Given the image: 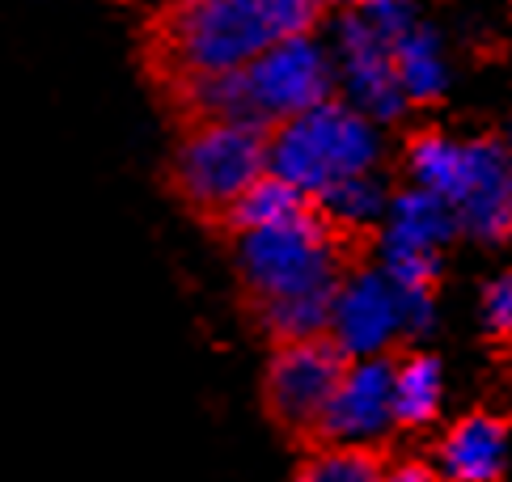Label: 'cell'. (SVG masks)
<instances>
[{"label": "cell", "instance_id": "9a60e30c", "mask_svg": "<svg viewBox=\"0 0 512 482\" xmlns=\"http://www.w3.org/2000/svg\"><path fill=\"white\" fill-rule=\"evenodd\" d=\"M314 208V199H309L297 182H288L284 174L267 170L263 178H254L250 187L237 195V203L225 212L229 225L237 233H250V229H271V225H284V220L301 216Z\"/></svg>", "mask_w": 512, "mask_h": 482}, {"label": "cell", "instance_id": "4fadbf2b", "mask_svg": "<svg viewBox=\"0 0 512 482\" xmlns=\"http://www.w3.org/2000/svg\"><path fill=\"white\" fill-rule=\"evenodd\" d=\"M394 68H398L402 94H407L411 106L436 102L449 89L445 47H441V39H436V30L415 22V17L394 34Z\"/></svg>", "mask_w": 512, "mask_h": 482}, {"label": "cell", "instance_id": "ac0fdd59", "mask_svg": "<svg viewBox=\"0 0 512 482\" xmlns=\"http://www.w3.org/2000/svg\"><path fill=\"white\" fill-rule=\"evenodd\" d=\"M381 474H386V466H381V457L369 444H335V440H326V449H318L301 470L305 482H377Z\"/></svg>", "mask_w": 512, "mask_h": 482}, {"label": "cell", "instance_id": "d6986e66", "mask_svg": "<svg viewBox=\"0 0 512 482\" xmlns=\"http://www.w3.org/2000/svg\"><path fill=\"white\" fill-rule=\"evenodd\" d=\"M381 271L390 275L398 288H432L436 275H441V250H428V246H411V241H394V237H381Z\"/></svg>", "mask_w": 512, "mask_h": 482}, {"label": "cell", "instance_id": "603a6c76", "mask_svg": "<svg viewBox=\"0 0 512 482\" xmlns=\"http://www.w3.org/2000/svg\"><path fill=\"white\" fill-rule=\"evenodd\" d=\"M343 9H360V13H377V9H386L394 5V0H339Z\"/></svg>", "mask_w": 512, "mask_h": 482}, {"label": "cell", "instance_id": "7402d4cb", "mask_svg": "<svg viewBox=\"0 0 512 482\" xmlns=\"http://www.w3.org/2000/svg\"><path fill=\"white\" fill-rule=\"evenodd\" d=\"M386 478H394V482H432V478H441V470L428 466V461H398Z\"/></svg>", "mask_w": 512, "mask_h": 482}, {"label": "cell", "instance_id": "8fae6325", "mask_svg": "<svg viewBox=\"0 0 512 482\" xmlns=\"http://www.w3.org/2000/svg\"><path fill=\"white\" fill-rule=\"evenodd\" d=\"M512 466V432L508 423L474 411L445 428L441 444H436V470L453 482H496Z\"/></svg>", "mask_w": 512, "mask_h": 482}, {"label": "cell", "instance_id": "cb8c5ba5", "mask_svg": "<svg viewBox=\"0 0 512 482\" xmlns=\"http://www.w3.org/2000/svg\"><path fill=\"white\" fill-rule=\"evenodd\" d=\"M508 148H512V144H508Z\"/></svg>", "mask_w": 512, "mask_h": 482}, {"label": "cell", "instance_id": "8992f818", "mask_svg": "<svg viewBox=\"0 0 512 482\" xmlns=\"http://www.w3.org/2000/svg\"><path fill=\"white\" fill-rule=\"evenodd\" d=\"M242 85L254 123L276 127L297 119L318 102L335 98L339 77H335L331 43H322L318 34H292V39L267 43L242 68Z\"/></svg>", "mask_w": 512, "mask_h": 482}, {"label": "cell", "instance_id": "ba28073f", "mask_svg": "<svg viewBox=\"0 0 512 482\" xmlns=\"http://www.w3.org/2000/svg\"><path fill=\"white\" fill-rule=\"evenodd\" d=\"M347 368L343 347L331 335L280 343L267 368V406L284 428L292 432H318V423L331 406L339 377Z\"/></svg>", "mask_w": 512, "mask_h": 482}, {"label": "cell", "instance_id": "30bf717a", "mask_svg": "<svg viewBox=\"0 0 512 482\" xmlns=\"http://www.w3.org/2000/svg\"><path fill=\"white\" fill-rule=\"evenodd\" d=\"M398 428V406H394V364L386 356H360L347 360L339 389L326 415L318 423L322 440L335 444H381Z\"/></svg>", "mask_w": 512, "mask_h": 482}, {"label": "cell", "instance_id": "52a82bcc", "mask_svg": "<svg viewBox=\"0 0 512 482\" xmlns=\"http://www.w3.org/2000/svg\"><path fill=\"white\" fill-rule=\"evenodd\" d=\"M331 55H335L339 94L369 119L394 123L411 106L394 68V39L373 13L347 9L331 30Z\"/></svg>", "mask_w": 512, "mask_h": 482}, {"label": "cell", "instance_id": "ffe728a7", "mask_svg": "<svg viewBox=\"0 0 512 482\" xmlns=\"http://www.w3.org/2000/svg\"><path fill=\"white\" fill-rule=\"evenodd\" d=\"M267 17L276 26V39L292 34H318L326 17V0H267Z\"/></svg>", "mask_w": 512, "mask_h": 482}, {"label": "cell", "instance_id": "5bb4252c", "mask_svg": "<svg viewBox=\"0 0 512 482\" xmlns=\"http://www.w3.org/2000/svg\"><path fill=\"white\" fill-rule=\"evenodd\" d=\"M394 406L398 428H428L445 406V368L428 351H411L394 364Z\"/></svg>", "mask_w": 512, "mask_h": 482}, {"label": "cell", "instance_id": "e0dca14e", "mask_svg": "<svg viewBox=\"0 0 512 482\" xmlns=\"http://www.w3.org/2000/svg\"><path fill=\"white\" fill-rule=\"evenodd\" d=\"M331 305H335V288L276 296V301H259V318L276 343H297V339L331 335Z\"/></svg>", "mask_w": 512, "mask_h": 482}, {"label": "cell", "instance_id": "277c9868", "mask_svg": "<svg viewBox=\"0 0 512 482\" xmlns=\"http://www.w3.org/2000/svg\"><path fill=\"white\" fill-rule=\"evenodd\" d=\"M267 43H276L267 0H178L161 22V55L182 81L246 68Z\"/></svg>", "mask_w": 512, "mask_h": 482}, {"label": "cell", "instance_id": "9c48e42d", "mask_svg": "<svg viewBox=\"0 0 512 482\" xmlns=\"http://www.w3.org/2000/svg\"><path fill=\"white\" fill-rule=\"evenodd\" d=\"M331 339L343 347L347 360L386 356L390 343L407 339L402 288L381 267L343 271L331 305Z\"/></svg>", "mask_w": 512, "mask_h": 482}, {"label": "cell", "instance_id": "2e32d148", "mask_svg": "<svg viewBox=\"0 0 512 482\" xmlns=\"http://www.w3.org/2000/svg\"><path fill=\"white\" fill-rule=\"evenodd\" d=\"M390 191H386V182L377 178V170L369 174H352V178H343L335 182V187H326L314 203H318V212L331 220L335 229H347V233H356V229H373L386 220L390 212Z\"/></svg>", "mask_w": 512, "mask_h": 482}, {"label": "cell", "instance_id": "7c38bea8", "mask_svg": "<svg viewBox=\"0 0 512 482\" xmlns=\"http://www.w3.org/2000/svg\"><path fill=\"white\" fill-rule=\"evenodd\" d=\"M457 233H462V220H457L453 203L428 187H415V182L390 199V212L381 220V237L411 241V246L428 250H445Z\"/></svg>", "mask_w": 512, "mask_h": 482}, {"label": "cell", "instance_id": "5b68a950", "mask_svg": "<svg viewBox=\"0 0 512 482\" xmlns=\"http://www.w3.org/2000/svg\"><path fill=\"white\" fill-rule=\"evenodd\" d=\"M271 170V136L259 123L204 119L182 140L174 182L199 212H229L254 178Z\"/></svg>", "mask_w": 512, "mask_h": 482}, {"label": "cell", "instance_id": "7a4b0ae2", "mask_svg": "<svg viewBox=\"0 0 512 482\" xmlns=\"http://www.w3.org/2000/svg\"><path fill=\"white\" fill-rule=\"evenodd\" d=\"M381 136L377 119L356 110L347 98H326L305 115L276 123L271 132V170L318 199L326 187L377 170Z\"/></svg>", "mask_w": 512, "mask_h": 482}, {"label": "cell", "instance_id": "44dd1931", "mask_svg": "<svg viewBox=\"0 0 512 482\" xmlns=\"http://www.w3.org/2000/svg\"><path fill=\"white\" fill-rule=\"evenodd\" d=\"M483 326L496 339H512V271L496 275L483 288Z\"/></svg>", "mask_w": 512, "mask_h": 482}, {"label": "cell", "instance_id": "3957f363", "mask_svg": "<svg viewBox=\"0 0 512 482\" xmlns=\"http://www.w3.org/2000/svg\"><path fill=\"white\" fill-rule=\"evenodd\" d=\"M343 229L318 212V203L301 216L271 229L237 233V271L259 301L301 292H331L343 280Z\"/></svg>", "mask_w": 512, "mask_h": 482}, {"label": "cell", "instance_id": "6da1fadb", "mask_svg": "<svg viewBox=\"0 0 512 482\" xmlns=\"http://www.w3.org/2000/svg\"><path fill=\"white\" fill-rule=\"evenodd\" d=\"M407 174L453 203L462 233L500 246L512 237V148L500 140H457L424 132L407 148Z\"/></svg>", "mask_w": 512, "mask_h": 482}]
</instances>
